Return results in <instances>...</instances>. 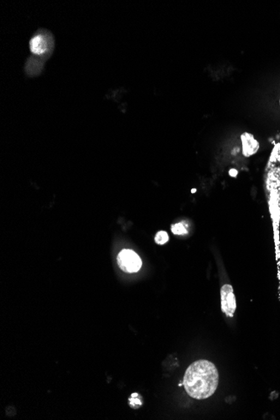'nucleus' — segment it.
Here are the masks:
<instances>
[{"mask_svg": "<svg viewBox=\"0 0 280 420\" xmlns=\"http://www.w3.org/2000/svg\"><path fill=\"white\" fill-rule=\"evenodd\" d=\"M219 381L216 366L206 360L193 362L184 377V387L189 395L197 399H205L213 394Z\"/></svg>", "mask_w": 280, "mask_h": 420, "instance_id": "f257e3e1", "label": "nucleus"}, {"mask_svg": "<svg viewBox=\"0 0 280 420\" xmlns=\"http://www.w3.org/2000/svg\"><path fill=\"white\" fill-rule=\"evenodd\" d=\"M31 53L38 57H49L54 49V38L50 32L40 30L34 35L30 40Z\"/></svg>", "mask_w": 280, "mask_h": 420, "instance_id": "f03ea898", "label": "nucleus"}, {"mask_svg": "<svg viewBox=\"0 0 280 420\" xmlns=\"http://www.w3.org/2000/svg\"><path fill=\"white\" fill-rule=\"evenodd\" d=\"M118 265L126 273H136L141 268L142 261L139 255L130 249L121 251L117 258Z\"/></svg>", "mask_w": 280, "mask_h": 420, "instance_id": "7ed1b4c3", "label": "nucleus"}, {"mask_svg": "<svg viewBox=\"0 0 280 420\" xmlns=\"http://www.w3.org/2000/svg\"><path fill=\"white\" fill-rule=\"evenodd\" d=\"M222 309L228 317H233L236 310V298L233 293V287L225 284L221 290Z\"/></svg>", "mask_w": 280, "mask_h": 420, "instance_id": "20e7f679", "label": "nucleus"}, {"mask_svg": "<svg viewBox=\"0 0 280 420\" xmlns=\"http://www.w3.org/2000/svg\"><path fill=\"white\" fill-rule=\"evenodd\" d=\"M241 139L242 143V153L245 157H249L257 153L259 149V144L252 134L244 133L241 134Z\"/></svg>", "mask_w": 280, "mask_h": 420, "instance_id": "39448f33", "label": "nucleus"}, {"mask_svg": "<svg viewBox=\"0 0 280 420\" xmlns=\"http://www.w3.org/2000/svg\"><path fill=\"white\" fill-rule=\"evenodd\" d=\"M42 69H43V64H42L41 61H40L38 59L31 58L27 62L26 72L29 75H38L41 72Z\"/></svg>", "mask_w": 280, "mask_h": 420, "instance_id": "423d86ee", "label": "nucleus"}, {"mask_svg": "<svg viewBox=\"0 0 280 420\" xmlns=\"http://www.w3.org/2000/svg\"><path fill=\"white\" fill-rule=\"evenodd\" d=\"M172 232L175 235H185L187 233V229L186 226L184 225L183 223H176L175 225L171 227Z\"/></svg>", "mask_w": 280, "mask_h": 420, "instance_id": "0eeeda50", "label": "nucleus"}, {"mask_svg": "<svg viewBox=\"0 0 280 420\" xmlns=\"http://www.w3.org/2000/svg\"><path fill=\"white\" fill-rule=\"evenodd\" d=\"M169 241V236L166 231H160L156 234V242L160 245H163Z\"/></svg>", "mask_w": 280, "mask_h": 420, "instance_id": "6e6552de", "label": "nucleus"}, {"mask_svg": "<svg viewBox=\"0 0 280 420\" xmlns=\"http://www.w3.org/2000/svg\"><path fill=\"white\" fill-rule=\"evenodd\" d=\"M129 402H130V406L133 409H138L142 405V402L138 393L132 394L131 398H129Z\"/></svg>", "mask_w": 280, "mask_h": 420, "instance_id": "1a4fd4ad", "label": "nucleus"}]
</instances>
